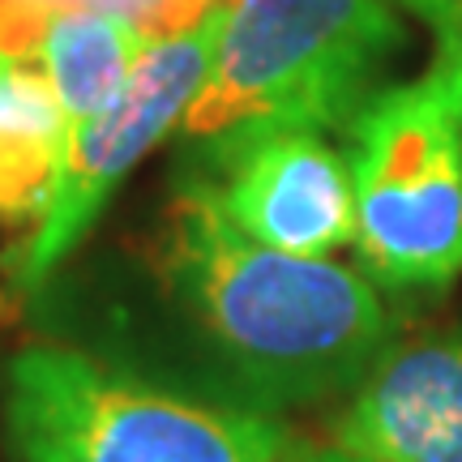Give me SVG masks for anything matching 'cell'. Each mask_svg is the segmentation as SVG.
I'll return each instance as SVG.
<instances>
[{
	"label": "cell",
	"instance_id": "cell-1",
	"mask_svg": "<svg viewBox=\"0 0 462 462\" xmlns=\"http://www.w3.org/2000/svg\"><path fill=\"white\" fill-rule=\"evenodd\" d=\"M159 279L206 356L262 411L356 390L394 343V317L364 270L245 236L198 176L176 184Z\"/></svg>",
	"mask_w": 462,
	"mask_h": 462
},
{
	"label": "cell",
	"instance_id": "cell-2",
	"mask_svg": "<svg viewBox=\"0 0 462 462\" xmlns=\"http://www.w3.org/2000/svg\"><path fill=\"white\" fill-rule=\"evenodd\" d=\"M17 462H287L291 437L248 402L167 390L60 343L22 346L5 373Z\"/></svg>",
	"mask_w": 462,
	"mask_h": 462
},
{
	"label": "cell",
	"instance_id": "cell-3",
	"mask_svg": "<svg viewBox=\"0 0 462 462\" xmlns=\"http://www.w3.org/2000/svg\"><path fill=\"white\" fill-rule=\"evenodd\" d=\"M407 48L394 0H227L218 48L180 129H346Z\"/></svg>",
	"mask_w": 462,
	"mask_h": 462
},
{
	"label": "cell",
	"instance_id": "cell-4",
	"mask_svg": "<svg viewBox=\"0 0 462 462\" xmlns=\"http://www.w3.org/2000/svg\"><path fill=\"white\" fill-rule=\"evenodd\" d=\"M356 253L377 287L441 291L462 274V43L346 120Z\"/></svg>",
	"mask_w": 462,
	"mask_h": 462
},
{
	"label": "cell",
	"instance_id": "cell-5",
	"mask_svg": "<svg viewBox=\"0 0 462 462\" xmlns=\"http://www.w3.org/2000/svg\"><path fill=\"white\" fill-rule=\"evenodd\" d=\"M223 14H227V0L193 31L146 43L112 107H103L99 116H90L82 125H69L48 206L34 218L26 245L17 248V287L22 291L43 287V279L99 223L103 206L125 184V176L167 133L184 125V116L210 73V60H215Z\"/></svg>",
	"mask_w": 462,
	"mask_h": 462
},
{
	"label": "cell",
	"instance_id": "cell-6",
	"mask_svg": "<svg viewBox=\"0 0 462 462\" xmlns=\"http://www.w3.org/2000/svg\"><path fill=\"white\" fill-rule=\"evenodd\" d=\"M201 189L236 227L296 257H330L356 240L346 154L317 129H227L201 137Z\"/></svg>",
	"mask_w": 462,
	"mask_h": 462
},
{
	"label": "cell",
	"instance_id": "cell-7",
	"mask_svg": "<svg viewBox=\"0 0 462 462\" xmlns=\"http://www.w3.org/2000/svg\"><path fill=\"white\" fill-rule=\"evenodd\" d=\"M360 462H462V330L390 343L334 420Z\"/></svg>",
	"mask_w": 462,
	"mask_h": 462
},
{
	"label": "cell",
	"instance_id": "cell-8",
	"mask_svg": "<svg viewBox=\"0 0 462 462\" xmlns=\"http://www.w3.org/2000/svg\"><path fill=\"white\" fill-rule=\"evenodd\" d=\"M69 137V116L34 60L0 51V218H39Z\"/></svg>",
	"mask_w": 462,
	"mask_h": 462
},
{
	"label": "cell",
	"instance_id": "cell-9",
	"mask_svg": "<svg viewBox=\"0 0 462 462\" xmlns=\"http://www.w3.org/2000/svg\"><path fill=\"white\" fill-rule=\"evenodd\" d=\"M142 48L146 39L129 22L90 5H60L39 34L34 65L56 90L69 125H82L116 103Z\"/></svg>",
	"mask_w": 462,
	"mask_h": 462
},
{
	"label": "cell",
	"instance_id": "cell-10",
	"mask_svg": "<svg viewBox=\"0 0 462 462\" xmlns=\"http://www.w3.org/2000/svg\"><path fill=\"white\" fill-rule=\"evenodd\" d=\"M73 5L103 9V14L129 22L146 43H159V39L193 31L198 22H206V17L215 14L223 0H73Z\"/></svg>",
	"mask_w": 462,
	"mask_h": 462
},
{
	"label": "cell",
	"instance_id": "cell-11",
	"mask_svg": "<svg viewBox=\"0 0 462 462\" xmlns=\"http://www.w3.org/2000/svg\"><path fill=\"white\" fill-rule=\"evenodd\" d=\"M394 5L415 17H424L432 31H437V43L441 39L462 43V0H394Z\"/></svg>",
	"mask_w": 462,
	"mask_h": 462
},
{
	"label": "cell",
	"instance_id": "cell-12",
	"mask_svg": "<svg viewBox=\"0 0 462 462\" xmlns=\"http://www.w3.org/2000/svg\"><path fill=\"white\" fill-rule=\"evenodd\" d=\"M296 462H360V458H351V454H343V449L326 446V449H309V454H300Z\"/></svg>",
	"mask_w": 462,
	"mask_h": 462
},
{
	"label": "cell",
	"instance_id": "cell-13",
	"mask_svg": "<svg viewBox=\"0 0 462 462\" xmlns=\"http://www.w3.org/2000/svg\"><path fill=\"white\" fill-rule=\"evenodd\" d=\"M17 5H34V9H60V5H73V0H17Z\"/></svg>",
	"mask_w": 462,
	"mask_h": 462
}]
</instances>
